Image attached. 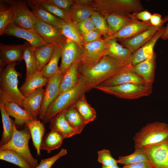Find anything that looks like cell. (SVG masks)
I'll return each instance as SVG.
<instances>
[{
	"mask_svg": "<svg viewBox=\"0 0 168 168\" xmlns=\"http://www.w3.org/2000/svg\"><path fill=\"white\" fill-rule=\"evenodd\" d=\"M135 149H145L168 140V124L156 121L149 123L133 138Z\"/></svg>",
	"mask_w": 168,
	"mask_h": 168,
	"instance_id": "cell-3",
	"label": "cell"
},
{
	"mask_svg": "<svg viewBox=\"0 0 168 168\" xmlns=\"http://www.w3.org/2000/svg\"><path fill=\"white\" fill-rule=\"evenodd\" d=\"M56 45L54 44L47 45L35 49L38 71L40 72L50 61L53 55Z\"/></svg>",
	"mask_w": 168,
	"mask_h": 168,
	"instance_id": "cell-31",
	"label": "cell"
},
{
	"mask_svg": "<svg viewBox=\"0 0 168 168\" xmlns=\"http://www.w3.org/2000/svg\"><path fill=\"white\" fill-rule=\"evenodd\" d=\"M129 83L146 84L131 65L124 67L99 85L108 87Z\"/></svg>",
	"mask_w": 168,
	"mask_h": 168,
	"instance_id": "cell-12",
	"label": "cell"
},
{
	"mask_svg": "<svg viewBox=\"0 0 168 168\" xmlns=\"http://www.w3.org/2000/svg\"><path fill=\"white\" fill-rule=\"evenodd\" d=\"M87 92L85 85L79 79L74 88L58 95L50 105L42 120V123L45 124L49 122L58 114L73 106Z\"/></svg>",
	"mask_w": 168,
	"mask_h": 168,
	"instance_id": "cell-5",
	"label": "cell"
},
{
	"mask_svg": "<svg viewBox=\"0 0 168 168\" xmlns=\"http://www.w3.org/2000/svg\"><path fill=\"white\" fill-rule=\"evenodd\" d=\"M35 17L38 19L60 29L65 22L45 10L38 0H26Z\"/></svg>",
	"mask_w": 168,
	"mask_h": 168,
	"instance_id": "cell-19",
	"label": "cell"
},
{
	"mask_svg": "<svg viewBox=\"0 0 168 168\" xmlns=\"http://www.w3.org/2000/svg\"><path fill=\"white\" fill-rule=\"evenodd\" d=\"M101 168H121L119 167L117 165H115L110 166H105L102 165Z\"/></svg>",
	"mask_w": 168,
	"mask_h": 168,
	"instance_id": "cell-53",
	"label": "cell"
},
{
	"mask_svg": "<svg viewBox=\"0 0 168 168\" xmlns=\"http://www.w3.org/2000/svg\"><path fill=\"white\" fill-rule=\"evenodd\" d=\"M102 35L98 30H93L81 36L86 43L93 42L101 39Z\"/></svg>",
	"mask_w": 168,
	"mask_h": 168,
	"instance_id": "cell-48",
	"label": "cell"
},
{
	"mask_svg": "<svg viewBox=\"0 0 168 168\" xmlns=\"http://www.w3.org/2000/svg\"><path fill=\"white\" fill-rule=\"evenodd\" d=\"M44 2L52 5L70 13L75 3L72 0H42Z\"/></svg>",
	"mask_w": 168,
	"mask_h": 168,
	"instance_id": "cell-46",
	"label": "cell"
},
{
	"mask_svg": "<svg viewBox=\"0 0 168 168\" xmlns=\"http://www.w3.org/2000/svg\"><path fill=\"white\" fill-rule=\"evenodd\" d=\"M104 16L111 36L122 29L132 20V16L116 14H108Z\"/></svg>",
	"mask_w": 168,
	"mask_h": 168,
	"instance_id": "cell-32",
	"label": "cell"
},
{
	"mask_svg": "<svg viewBox=\"0 0 168 168\" xmlns=\"http://www.w3.org/2000/svg\"><path fill=\"white\" fill-rule=\"evenodd\" d=\"M33 30L47 44H54L59 46L65 37L62 35L60 29L38 19Z\"/></svg>",
	"mask_w": 168,
	"mask_h": 168,
	"instance_id": "cell-16",
	"label": "cell"
},
{
	"mask_svg": "<svg viewBox=\"0 0 168 168\" xmlns=\"http://www.w3.org/2000/svg\"><path fill=\"white\" fill-rule=\"evenodd\" d=\"M0 159L15 164L19 168H32L18 153L12 150H0Z\"/></svg>",
	"mask_w": 168,
	"mask_h": 168,
	"instance_id": "cell-38",
	"label": "cell"
},
{
	"mask_svg": "<svg viewBox=\"0 0 168 168\" xmlns=\"http://www.w3.org/2000/svg\"><path fill=\"white\" fill-rule=\"evenodd\" d=\"M13 22V13L7 5L0 1V35L4 34L7 26Z\"/></svg>",
	"mask_w": 168,
	"mask_h": 168,
	"instance_id": "cell-40",
	"label": "cell"
},
{
	"mask_svg": "<svg viewBox=\"0 0 168 168\" xmlns=\"http://www.w3.org/2000/svg\"><path fill=\"white\" fill-rule=\"evenodd\" d=\"M74 106L87 124L96 118V111L88 103L85 94L77 100Z\"/></svg>",
	"mask_w": 168,
	"mask_h": 168,
	"instance_id": "cell-33",
	"label": "cell"
},
{
	"mask_svg": "<svg viewBox=\"0 0 168 168\" xmlns=\"http://www.w3.org/2000/svg\"><path fill=\"white\" fill-rule=\"evenodd\" d=\"M119 163L128 165L141 162L149 161L148 156L143 149H135L132 154L128 155L120 156L118 160Z\"/></svg>",
	"mask_w": 168,
	"mask_h": 168,
	"instance_id": "cell-41",
	"label": "cell"
},
{
	"mask_svg": "<svg viewBox=\"0 0 168 168\" xmlns=\"http://www.w3.org/2000/svg\"><path fill=\"white\" fill-rule=\"evenodd\" d=\"M59 46L61 48V61L59 70L63 75L73 64L80 63L81 46L65 37Z\"/></svg>",
	"mask_w": 168,
	"mask_h": 168,
	"instance_id": "cell-10",
	"label": "cell"
},
{
	"mask_svg": "<svg viewBox=\"0 0 168 168\" xmlns=\"http://www.w3.org/2000/svg\"><path fill=\"white\" fill-rule=\"evenodd\" d=\"M143 150L154 168H168V140Z\"/></svg>",
	"mask_w": 168,
	"mask_h": 168,
	"instance_id": "cell-15",
	"label": "cell"
},
{
	"mask_svg": "<svg viewBox=\"0 0 168 168\" xmlns=\"http://www.w3.org/2000/svg\"><path fill=\"white\" fill-rule=\"evenodd\" d=\"M0 71L6 65L16 62H21L23 60V45H8L0 44Z\"/></svg>",
	"mask_w": 168,
	"mask_h": 168,
	"instance_id": "cell-17",
	"label": "cell"
},
{
	"mask_svg": "<svg viewBox=\"0 0 168 168\" xmlns=\"http://www.w3.org/2000/svg\"><path fill=\"white\" fill-rule=\"evenodd\" d=\"M161 15L158 13L152 14L149 21L151 24L153 26H157L161 25L164 21V18H162Z\"/></svg>",
	"mask_w": 168,
	"mask_h": 168,
	"instance_id": "cell-51",
	"label": "cell"
},
{
	"mask_svg": "<svg viewBox=\"0 0 168 168\" xmlns=\"http://www.w3.org/2000/svg\"><path fill=\"white\" fill-rule=\"evenodd\" d=\"M89 3L96 12L103 16L116 14L132 16L133 13L144 10L138 0H89Z\"/></svg>",
	"mask_w": 168,
	"mask_h": 168,
	"instance_id": "cell-4",
	"label": "cell"
},
{
	"mask_svg": "<svg viewBox=\"0 0 168 168\" xmlns=\"http://www.w3.org/2000/svg\"><path fill=\"white\" fill-rule=\"evenodd\" d=\"M152 14L147 10L135 12L132 14V18L144 22L149 21Z\"/></svg>",
	"mask_w": 168,
	"mask_h": 168,
	"instance_id": "cell-49",
	"label": "cell"
},
{
	"mask_svg": "<svg viewBox=\"0 0 168 168\" xmlns=\"http://www.w3.org/2000/svg\"><path fill=\"white\" fill-rule=\"evenodd\" d=\"M152 26L149 21L144 22L132 18L129 23L107 39H114L118 41L129 39Z\"/></svg>",
	"mask_w": 168,
	"mask_h": 168,
	"instance_id": "cell-18",
	"label": "cell"
},
{
	"mask_svg": "<svg viewBox=\"0 0 168 168\" xmlns=\"http://www.w3.org/2000/svg\"><path fill=\"white\" fill-rule=\"evenodd\" d=\"M122 168H154L150 161H141L128 165Z\"/></svg>",
	"mask_w": 168,
	"mask_h": 168,
	"instance_id": "cell-50",
	"label": "cell"
},
{
	"mask_svg": "<svg viewBox=\"0 0 168 168\" xmlns=\"http://www.w3.org/2000/svg\"><path fill=\"white\" fill-rule=\"evenodd\" d=\"M65 117L72 126L81 133L88 124L75 109L74 105L66 110Z\"/></svg>",
	"mask_w": 168,
	"mask_h": 168,
	"instance_id": "cell-37",
	"label": "cell"
},
{
	"mask_svg": "<svg viewBox=\"0 0 168 168\" xmlns=\"http://www.w3.org/2000/svg\"><path fill=\"white\" fill-rule=\"evenodd\" d=\"M156 54H153L147 59L133 66L134 71L148 84H152L155 79Z\"/></svg>",
	"mask_w": 168,
	"mask_h": 168,
	"instance_id": "cell-23",
	"label": "cell"
},
{
	"mask_svg": "<svg viewBox=\"0 0 168 168\" xmlns=\"http://www.w3.org/2000/svg\"><path fill=\"white\" fill-rule=\"evenodd\" d=\"M45 10L60 18L65 22L71 21L70 13L52 5L44 2L42 0H38Z\"/></svg>",
	"mask_w": 168,
	"mask_h": 168,
	"instance_id": "cell-43",
	"label": "cell"
},
{
	"mask_svg": "<svg viewBox=\"0 0 168 168\" xmlns=\"http://www.w3.org/2000/svg\"><path fill=\"white\" fill-rule=\"evenodd\" d=\"M166 27H162L148 41L132 54L131 65L134 66L144 61L154 53V48L158 41L163 34Z\"/></svg>",
	"mask_w": 168,
	"mask_h": 168,
	"instance_id": "cell-20",
	"label": "cell"
},
{
	"mask_svg": "<svg viewBox=\"0 0 168 168\" xmlns=\"http://www.w3.org/2000/svg\"><path fill=\"white\" fill-rule=\"evenodd\" d=\"M64 138L57 132L51 130L43 138L40 146L41 150L46 151L49 153L53 150L60 147Z\"/></svg>",
	"mask_w": 168,
	"mask_h": 168,
	"instance_id": "cell-30",
	"label": "cell"
},
{
	"mask_svg": "<svg viewBox=\"0 0 168 168\" xmlns=\"http://www.w3.org/2000/svg\"><path fill=\"white\" fill-rule=\"evenodd\" d=\"M161 38L164 40H166L168 39V24L167 26L166 27L165 31L161 37Z\"/></svg>",
	"mask_w": 168,
	"mask_h": 168,
	"instance_id": "cell-52",
	"label": "cell"
},
{
	"mask_svg": "<svg viewBox=\"0 0 168 168\" xmlns=\"http://www.w3.org/2000/svg\"><path fill=\"white\" fill-rule=\"evenodd\" d=\"M62 35L80 46L86 43L84 41L74 24L71 21L65 22L60 29Z\"/></svg>",
	"mask_w": 168,
	"mask_h": 168,
	"instance_id": "cell-39",
	"label": "cell"
},
{
	"mask_svg": "<svg viewBox=\"0 0 168 168\" xmlns=\"http://www.w3.org/2000/svg\"><path fill=\"white\" fill-rule=\"evenodd\" d=\"M67 153L66 149L62 148L54 155L48 158L42 159L36 168H51L52 166L59 158Z\"/></svg>",
	"mask_w": 168,
	"mask_h": 168,
	"instance_id": "cell-45",
	"label": "cell"
},
{
	"mask_svg": "<svg viewBox=\"0 0 168 168\" xmlns=\"http://www.w3.org/2000/svg\"><path fill=\"white\" fill-rule=\"evenodd\" d=\"M97 161L102 165L110 166L118 163V160L114 159L111 156L110 151L108 150L103 149L98 152Z\"/></svg>",
	"mask_w": 168,
	"mask_h": 168,
	"instance_id": "cell-44",
	"label": "cell"
},
{
	"mask_svg": "<svg viewBox=\"0 0 168 168\" xmlns=\"http://www.w3.org/2000/svg\"><path fill=\"white\" fill-rule=\"evenodd\" d=\"M91 19L97 30L100 32L105 39L108 38L111 36L104 16L96 12L91 16Z\"/></svg>",
	"mask_w": 168,
	"mask_h": 168,
	"instance_id": "cell-42",
	"label": "cell"
},
{
	"mask_svg": "<svg viewBox=\"0 0 168 168\" xmlns=\"http://www.w3.org/2000/svg\"><path fill=\"white\" fill-rule=\"evenodd\" d=\"M94 88L119 98L133 100L150 95L152 85L129 83L108 87L98 85Z\"/></svg>",
	"mask_w": 168,
	"mask_h": 168,
	"instance_id": "cell-7",
	"label": "cell"
},
{
	"mask_svg": "<svg viewBox=\"0 0 168 168\" xmlns=\"http://www.w3.org/2000/svg\"><path fill=\"white\" fill-rule=\"evenodd\" d=\"M1 0L12 10L13 22L22 28L33 30L37 19L29 8L26 0Z\"/></svg>",
	"mask_w": 168,
	"mask_h": 168,
	"instance_id": "cell-8",
	"label": "cell"
},
{
	"mask_svg": "<svg viewBox=\"0 0 168 168\" xmlns=\"http://www.w3.org/2000/svg\"><path fill=\"white\" fill-rule=\"evenodd\" d=\"M72 168H74L72 167Z\"/></svg>",
	"mask_w": 168,
	"mask_h": 168,
	"instance_id": "cell-54",
	"label": "cell"
},
{
	"mask_svg": "<svg viewBox=\"0 0 168 168\" xmlns=\"http://www.w3.org/2000/svg\"><path fill=\"white\" fill-rule=\"evenodd\" d=\"M74 25L81 36L91 31L97 30L91 18Z\"/></svg>",
	"mask_w": 168,
	"mask_h": 168,
	"instance_id": "cell-47",
	"label": "cell"
},
{
	"mask_svg": "<svg viewBox=\"0 0 168 168\" xmlns=\"http://www.w3.org/2000/svg\"><path fill=\"white\" fill-rule=\"evenodd\" d=\"M48 79L43 77L40 72L37 71L26 77L25 81L19 90L23 96L26 98L37 89L45 86Z\"/></svg>",
	"mask_w": 168,
	"mask_h": 168,
	"instance_id": "cell-26",
	"label": "cell"
},
{
	"mask_svg": "<svg viewBox=\"0 0 168 168\" xmlns=\"http://www.w3.org/2000/svg\"><path fill=\"white\" fill-rule=\"evenodd\" d=\"M70 12V21L76 24L91 18L96 12L89 4V0H74Z\"/></svg>",
	"mask_w": 168,
	"mask_h": 168,
	"instance_id": "cell-22",
	"label": "cell"
},
{
	"mask_svg": "<svg viewBox=\"0 0 168 168\" xmlns=\"http://www.w3.org/2000/svg\"><path fill=\"white\" fill-rule=\"evenodd\" d=\"M164 18L163 22L160 25L152 26L132 38L118 41L123 47L129 49L133 53L151 39L163 27L168 21V15Z\"/></svg>",
	"mask_w": 168,
	"mask_h": 168,
	"instance_id": "cell-14",
	"label": "cell"
},
{
	"mask_svg": "<svg viewBox=\"0 0 168 168\" xmlns=\"http://www.w3.org/2000/svg\"><path fill=\"white\" fill-rule=\"evenodd\" d=\"M4 34L25 39L35 49L47 44L45 40L34 30L22 28L14 22L7 26L4 31Z\"/></svg>",
	"mask_w": 168,
	"mask_h": 168,
	"instance_id": "cell-11",
	"label": "cell"
},
{
	"mask_svg": "<svg viewBox=\"0 0 168 168\" xmlns=\"http://www.w3.org/2000/svg\"><path fill=\"white\" fill-rule=\"evenodd\" d=\"M44 89L39 88L25 98L22 103L24 109L29 112L34 119L39 116L43 102Z\"/></svg>",
	"mask_w": 168,
	"mask_h": 168,
	"instance_id": "cell-27",
	"label": "cell"
},
{
	"mask_svg": "<svg viewBox=\"0 0 168 168\" xmlns=\"http://www.w3.org/2000/svg\"><path fill=\"white\" fill-rule=\"evenodd\" d=\"M18 64H9L0 72V101L13 102L23 108L22 103L25 98L18 87V77L21 75L15 69Z\"/></svg>",
	"mask_w": 168,
	"mask_h": 168,
	"instance_id": "cell-2",
	"label": "cell"
},
{
	"mask_svg": "<svg viewBox=\"0 0 168 168\" xmlns=\"http://www.w3.org/2000/svg\"><path fill=\"white\" fill-rule=\"evenodd\" d=\"M0 105L3 107L10 116L14 119L16 124L22 126L34 119L29 112L16 103L0 101Z\"/></svg>",
	"mask_w": 168,
	"mask_h": 168,
	"instance_id": "cell-24",
	"label": "cell"
},
{
	"mask_svg": "<svg viewBox=\"0 0 168 168\" xmlns=\"http://www.w3.org/2000/svg\"><path fill=\"white\" fill-rule=\"evenodd\" d=\"M0 110L3 129L0 142V146L7 143L11 139L13 133L14 121L10 118V116L1 105Z\"/></svg>",
	"mask_w": 168,
	"mask_h": 168,
	"instance_id": "cell-35",
	"label": "cell"
},
{
	"mask_svg": "<svg viewBox=\"0 0 168 168\" xmlns=\"http://www.w3.org/2000/svg\"><path fill=\"white\" fill-rule=\"evenodd\" d=\"M63 76L59 70L55 75L48 79L39 115L40 120H42L48 108L58 96Z\"/></svg>",
	"mask_w": 168,
	"mask_h": 168,
	"instance_id": "cell-13",
	"label": "cell"
},
{
	"mask_svg": "<svg viewBox=\"0 0 168 168\" xmlns=\"http://www.w3.org/2000/svg\"><path fill=\"white\" fill-rule=\"evenodd\" d=\"M61 48L60 46H56L52 58L49 62L40 72L44 77L49 79L55 75L59 71L58 63L61 57Z\"/></svg>",
	"mask_w": 168,
	"mask_h": 168,
	"instance_id": "cell-36",
	"label": "cell"
},
{
	"mask_svg": "<svg viewBox=\"0 0 168 168\" xmlns=\"http://www.w3.org/2000/svg\"><path fill=\"white\" fill-rule=\"evenodd\" d=\"M31 138L27 128L18 130L14 122V130L12 137L6 144L0 146V150L10 149L18 153L32 168H36L39 165L37 159L32 156L29 146V140Z\"/></svg>",
	"mask_w": 168,
	"mask_h": 168,
	"instance_id": "cell-6",
	"label": "cell"
},
{
	"mask_svg": "<svg viewBox=\"0 0 168 168\" xmlns=\"http://www.w3.org/2000/svg\"><path fill=\"white\" fill-rule=\"evenodd\" d=\"M66 110L63 111L53 119L49 122V126L51 130L57 132L64 139L81 133L72 126L66 119L65 117Z\"/></svg>",
	"mask_w": 168,
	"mask_h": 168,
	"instance_id": "cell-21",
	"label": "cell"
},
{
	"mask_svg": "<svg viewBox=\"0 0 168 168\" xmlns=\"http://www.w3.org/2000/svg\"><path fill=\"white\" fill-rule=\"evenodd\" d=\"M79 63L73 64L63 75L60 84L59 95L74 88L79 80Z\"/></svg>",
	"mask_w": 168,
	"mask_h": 168,
	"instance_id": "cell-28",
	"label": "cell"
},
{
	"mask_svg": "<svg viewBox=\"0 0 168 168\" xmlns=\"http://www.w3.org/2000/svg\"><path fill=\"white\" fill-rule=\"evenodd\" d=\"M25 125L29 130L32 138L33 145L37 155H40V146L45 132V128L42 122L37 119H34L26 124Z\"/></svg>",
	"mask_w": 168,
	"mask_h": 168,
	"instance_id": "cell-29",
	"label": "cell"
},
{
	"mask_svg": "<svg viewBox=\"0 0 168 168\" xmlns=\"http://www.w3.org/2000/svg\"><path fill=\"white\" fill-rule=\"evenodd\" d=\"M128 65L111 56L105 55L98 63L91 66L79 63V79L89 91Z\"/></svg>",
	"mask_w": 168,
	"mask_h": 168,
	"instance_id": "cell-1",
	"label": "cell"
},
{
	"mask_svg": "<svg viewBox=\"0 0 168 168\" xmlns=\"http://www.w3.org/2000/svg\"><path fill=\"white\" fill-rule=\"evenodd\" d=\"M23 59L26 67V76L28 77L38 71L37 65L35 55V49L28 42L23 44Z\"/></svg>",
	"mask_w": 168,
	"mask_h": 168,
	"instance_id": "cell-34",
	"label": "cell"
},
{
	"mask_svg": "<svg viewBox=\"0 0 168 168\" xmlns=\"http://www.w3.org/2000/svg\"><path fill=\"white\" fill-rule=\"evenodd\" d=\"M107 40L108 47L105 55L113 57L131 65L133 53L128 49L123 47L114 39H105Z\"/></svg>",
	"mask_w": 168,
	"mask_h": 168,
	"instance_id": "cell-25",
	"label": "cell"
},
{
	"mask_svg": "<svg viewBox=\"0 0 168 168\" xmlns=\"http://www.w3.org/2000/svg\"><path fill=\"white\" fill-rule=\"evenodd\" d=\"M107 47L106 39L86 43L81 46L79 64L88 66L96 64L105 55Z\"/></svg>",
	"mask_w": 168,
	"mask_h": 168,
	"instance_id": "cell-9",
	"label": "cell"
}]
</instances>
